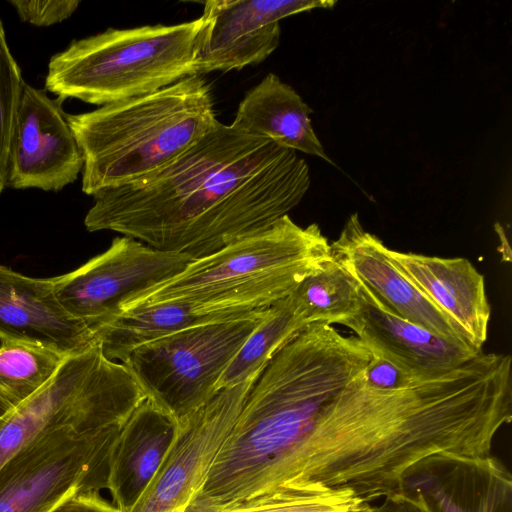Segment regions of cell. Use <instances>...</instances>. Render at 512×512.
I'll list each match as a JSON object with an SVG mask.
<instances>
[{
  "label": "cell",
  "mask_w": 512,
  "mask_h": 512,
  "mask_svg": "<svg viewBox=\"0 0 512 512\" xmlns=\"http://www.w3.org/2000/svg\"><path fill=\"white\" fill-rule=\"evenodd\" d=\"M364 370L322 408L282 487L318 485L379 501L430 459L491 455L496 435L512 420L509 354L481 351L392 391L368 386Z\"/></svg>",
  "instance_id": "obj_1"
},
{
  "label": "cell",
  "mask_w": 512,
  "mask_h": 512,
  "mask_svg": "<svg viewBox=\"0 0 512 512\" xmlns=\"http://www.w3.org/2000/svg\"><path fill=\"white\" fill-rule=\"evenodd\" d=\"M309 186L296 151L219 122L166 166L93 195L84 225L195 260L269 228Z\"/></svg>",
  "instance_id": "obj_2"
},
{
  "label": "cell",
  "mask_w": 512,
  "mask_h": 512,
  "mask_svg": "<svg viewBox=\"0 0 512 512\" xmlns=\"http://www.w3.org/2000/svg\"><path fill=\"white\" fill-rule=\"evenodd\" d=\"M372 354L333 325L306 326L253 382L205 483L185 512H225L272 493L322 408L360 374Z\"/></svg>",
  "instance_id": "obj_3"
},
{
  "label": "cell",
  "mask_w": 512,
  "mask_h": 512,
  "mask_svg": "<svg viewBox=\"0 0 512 512\" xmlns=\"http://www.w3.org/2000/svg\"><path fill=\"white\" fill-rule=\"evenodd\" d=\"M66 119L84 159L82 191L91 196L166 166L219 123L200 75Z\"/></svg>",
  "instance_id": "obj_4"
},
{
  "label": "cell",
  "mask_w": 512,
  "mask_h": 512,
  "mask_svg": "<svg viewBox=\"0 0 512 512\" xmlns=\"http://www.w3.org/2000/svg\"><path fill=\"white\" fill-rule=\"evenodd\" d=\"M331 259L330 244L317 224L301 227L286 215L257 234L192 260L174 277L125 300L120 311L178 302L253 313L291 295Z\"/></svg>",
  "instance_id": "obj_5"
},
{
  "label": "cell",
  "mask_w": 512,
  "mask_h": 512,
  "mask_svg": "<svg viewBox=\"0 0 512 512\" xmlns=\"http://www.w3.org/2000/svg\"><path fill=\"white\" fill-rule=\"evenodd\" d=\"M201 19L173 25L109 28L73 40L48 64L45 90L58 99L104 106L195 75Z\"/></svg>",
  "instance_id": "obj_6"
},
{
  "label": "cell",
  "mask_w": 512,
  "mask_h": 512,
  "mask_svg": "<svg viewBox=\"0 0 512 512\" xmlns=\"http://www.w3.org/2000/svg\"><path fill=\"white\" fill-rule=\"evenodd\" d=\"M145 399L128 368L97 343L68 356L43 388L0 418V467L53 429L123 427Z\"/></svg>",
  "instance_id": "obj_7"
},
{
  "label": "cell",
  "mask_w": 512,
  "mask_h": 512,
  "mask_svg": "<svg viewBox=\"0 0 512 512\" xmlns=\"http://www.w3.org/2000/svg\"><path fill=\"white\" fill-rule=\"evenodd\" d=\"M269 309L165 335L133 350L122 364L146 398L179 422L218 393L223 372Z\"/></svg>",
  "instance_id": "obj_8"
},
{
  "label": "cell",
  "mask_w": 512,
  "mask_h": 512,
  "mask_svg": "<svg viewBox=\"0 0 512 512\" xmlns=\"http://www.w3.org/2000/svg\"><path fill=\"white\" fill-rule=\"evenodd\" d=\"M122 427L47 431L0 467V512H50L68 497L108 489Z\"/></svg>",
  "instance_id": "obj_9"
},
{
  "label": "cell",
  "mask_w": 512,
  "mask_h": 512,
  "mask_svg": "<svg viewBox=\"0 0 512 512\" xmlns=\"http://www.w3.org/2000/svg\"><path fill=\"white\" fill-rule=\"evenodd\" d=\"M192 260L121 236L77 269L52 277L53 288L71 316L93 327L117 314L125 300L174 277Z\"/></svg>",
  "instance_id": "obj_10"
},
{
  "label": "cell",
  "mask_w": 512,
  "mask_h": 512,
  "mask_svg": "<svg viewBox=\"0 0 512 512\" xmlns=\"http://www.w3.org/2000/svg\"><path fill=\"white\" fill-rule=\"evenodd\" d=\"M259 373L221 389L207 404L178 422L167 455L131 512L187 510L205 483Z\"/></svg>",
  "instance_id": "obj_11"
},
{
  "label": "cell",
  "mask_w": 512,
  "mask_h": 512,
  "mask_svg": "<svg viewBox=\"0 0 512 512\" xmlns=\"http://www.w3.org/2000/svg\"><path fill=\"white\" fill-rule=\"evenodd\" d=\"M325 0H209L204 3L196 40L195 75L259 64L280 42V20L316 8Z\"/></svg>",
  "instance_id": "obj_12"
},
{
  "label": "cell",
  "mask_w": 512,
  "mask_h": 512,
  "mask_svg": "<svg viewBox=\"0 0 512 512\" xmlns=\"http://www.w3.org/2000/svg\"><path fill=\"white\" fill-rule=\"evenodd\" d=\"M60 99L25 83L11 142L7 187L58 192L84 166Z\"/></svg>",
  "instance_id": "obj_13"
},
{
  "label": "cell",
  "mask_w": 512,
  "mask_h": 512,
  "mask_svg": "<svg viewBox=\"0 0 512 512\" xmlns=\"http://www.w3.org/2000/svg\"><path fill=\"white\" fill-rule=\"evenodd\" d=\"M330 247L333 259L394 314L447 340L472 346L465 333L397 269L388 247L363 228L356 213Z\"/></svg>",
  "instance_id": "obj_14"
},
{
  "label": "cell",
  "mask_w": 512,
  "mask_h": 512,
  "mask_svg": "<svg viewBox=\"0 0 512 512\" xmlns=\"http://www.w3.org/2000/svg\"><path fill=\"white\" fill-rule=\"evenodd\" d=\"M0 340L40 346L66 357L96 344L92 328L57 299L52 278H33L0 265Z\"/></svg>",
  "instance_id": "obj_15"
},
{
  "label": "cell",
  "mask_w": 512,
  "mask_h": 512,
  "mask_svg": "<svg viewBox=\"0 0 512 512\" xmlns=\"http://www.w3.org/2000/svg\"><path fill=\"white\" fill-rule=\"evenodd\" d=\"M359 286L360 310L344 326L353 331L372 355L426 379L453 370L481 352L399 317L360 282Z\"/></svg>",
  "instance_id": "obj_16"
},
{
  "label": "cell",
  "mask_w": 512,
  "mask_h": 512,
  "mask_svg": "<svg viewBox=\"0 0 512 512\" xmlns=\"http://www.w3.org/2000/svg\"><path fill=\"white\" fill-rule=\"evenodd\" d=\"M397 269L482 350L491 306L484 276L466 258H442L387 249Z\"/></svg>",
  "instance_id": "obj_17"
},
{
  "label": "cell",
  "mask_w": 512,
  "mask_h": 512,
  "mask_svg": "<svg viewBox=\"0 0 512 512\" xmlns=\"http://www.w3.org/2000/svg\"><path fill=\"white\" fill-rule=\"evenodd\" d=\"M404 486L424 494L439 512H512L511 473L492 454L430 459Z\"/></svg>",
  "instance_id": "obj_18"
},
{
  "label": "cell",
  "mask_w": 512,
  "mask_h": 512,
  "mask_svg": "<svg viewBox=\"0 0 512 512\" xmlns=\"http://www.w3.org/2000/svg\"><path fill=\"white\" fill-rule=\"evenodd\" d=\"M178 430V422L150 399L130 415L116 440L108 490L120 512H131L153 480Z\"/></svg>",
  "instance_id": "obj_19"
},
{
  "label": "cell",
  "mask_w": 512,
  "mask_h": 512,
  "mask_svg": "<svg viewBox=\"0 0 512 512\" xmlns=\"http://www.w3.org/2000/svg\"><path fill=\"white\" fill-rule=\"evenodd\" d=\"M311 109L273 73L250 89L238 105L233 128L329 161L311 124Z\"/></svg>",
  "instance_id": "obj_20"
},
{
  "label": "cell",
  "mask_w": 512,
  "mask_h": 512,
  "mask_svg": "<svg viewBox=\"0 0 512 512\" xmlns=\"http://www.w3.org/2000/svg\"><path fill=\"white\" fill-rule=\"evenodd\" d=\"M267 310L238 316L199 304L163 302L122 310L91 328L104 356L124 363L133 350L165 335L206 323L251 318Z\"/></svg>",
  "instance_id": "obj_21"
},
{
  "label": "cell",
  "mask_w": 512,
  "mask_h": 512,
  "mask_svg": "<svg viewBox=\"0 0 512 512\" xmlns=\"http://www.w3.org/2000/svg\"><path fill=\"white\" fill-rule=\"evenodd\" d=\"M306 326L292 294L274 304L223 372L217 390L235 386L259 373L272 356Z\"/></svg>",
  "instance_id": "obj_22"
},
{
  "label": "cell",
  "mask_w": 512,
  "mask_h": 512,
  "mask_svg": "<svg viewBox=\"0 0 512 512\" xmlns=\"http://www.w3.org/2000/svg\"><path fill=\"white\" fill-rule=\"evenodd\" d=\"M292 296L308 325H344L361 307L358 280L333 257L304 278Z\"/></svg>",
  "instance_id": "obj_23"
},
{
  "label": "cell",
  "mask_w": 512,
  "mask_h": 512,
  "mask_svg": "<svg viewBox=\"0 0 512 512\" xmlns=\"http://www.w3.org/2000/svg\"><path fill=\"white\" fill-rule=\"evenodd\" d=\"M66 356L36 345L1 342L0 393L13 407L43 388Z\"/></svg>",
  "instance_id": "obj_24"
},
{
  "label": "cell",
  "mask_w": 512,
  "mask_h": 512,
  "mask_svg": "<svg viewBox=\"0 0 512 512\" xmlns=\"http://www.w3.org/2000/svg\"><path fill=\"white\" fill-rule=\"evenodd\" d=\"M368 504L348 490L309 485L284 487L225 512H362Z\"/></svg>",
  "instance_id": "obj_25"
},
{
  "label": "cell",
  "mask_w": 512,
  "mask_h": 512,
  "mask_svg": "<svg viewBox=\"0 0 512 512\" xmlns=\"http://www.w3.org/2000/svg\"><path fill=\"white\" fill-rule=\"evenodd\" d=\"M24 85L0 19V195L7 187L10 147Z\"/></svg>",
  "instance_id": "obj_26"
},
{
  "label": "cell",
  "mask_w": 512,
  "mask_h": 512,
  "mask_svg": "<svg viewBox=\"0 0 512 512\" xmlns=\"http://www.w3.org/2000/svg\"><path fill=\"white\" fill-rule=\"evenodd\" d=\"M19 18L35 26H51L69 18L78 8V0H9Z\"/></svg>",
  "instance_id": "obj_27"
},
{
  "label": "cell",
  "mask_w": 512,
  "mask_h": 512,
  "mask_svg": "<svg viewBox=\"0 0 512 512\" xmlns=\"http://www.w3.org/2000/svg\"><path fill=\"white\" fill-rule=\"evenodd\" d=\"M363 377L368 386L384 391L403 389L425 380L405 371L387 359L374 355L367 364Z\"/></svg>",
  "instance_id": "obj_28"
},
{
  "label": "cell",
  "mask_w": 512,
  "mask_h": 512,
  "mask_svg": "<svg viewBox=\"0 0 512 512\" xmlns=\"http://www.w3.org/2000/svg\"><path fill=\"white\" fill-rule=\"evenodd\" d=\"M362 512H439L434 504L421 492L403 487L380 500L369 503Z\"/></svg>",
  "instance_id": "obj_29"
},
{
  "label": "cell",
  "mask_w": 512,
  "mask_h": 512,
  "mask_svg": "<svg viewBox=\"0 0 512 512\" xmlns=\"http://www.w3.org/2000/svg\"><path fill=\"white\" fill-rule=\"evenodd\" d=\"M50 512H120L114 504L104 499L99 491L76 493L53 508Z\"/></svg>",
  "instance_id": "obj_30"
},
{
  "label": "cell",
  "mask_w": 512,
  "mask_h": 512,
  "mask_svg": "<svg viewBox=\"0 0 512 512\" xmlns=\"http://www.w3.org/2000/svg\"><path fill=\"white\" fill-rule=\"evenodd\" d=\"M13 408L12 404L0 393V418Z\"/></svg>",
  "instance_id": "obj_31"
}]
</instances>
